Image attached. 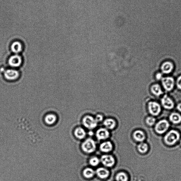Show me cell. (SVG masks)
<instances>
[{"label":"cell","mask_w":181,"mask_h":181,"mask_svg":"<svg viewBox=\"0 0 181 181\" xmlns=\"http://www.w3.org/2000/svg\"><path fill=\"white\" fill-rule=\"evenodd\" d=\"M180 137L179 133L175 130H172L165 136L164 141L167 144L172 145L178 142Z\"/></svg>","instance_id":"1"},{"label":"cell","mask_w":181,"mask_h":181,"mask_svg":"<svg viewBox=\"0 0 181 181\" xmlns=\"http://www.w3.org/2000/svg\"><path fill=\"white\" fill-rule=\"evenodd\" d=\"M19 74L17 71L12 69H9L5 71L4 73L5 78L8 80L14 81L17 79L19 76Z\"/></svg>","instance_id":"9"},{"label":"cell","mask_w":181,"mask_h":181,"mask_svg":"<svg viewBox=\"0 0 181 181\" xmlns=\"http://www.w3.org/2000/svg\"><path fill=\"white\" fill-rule=\"evenodd\" d=\"M74 134L76 137L79 139H84L86 135L84 129L81 127H77L74 131Z\"/></svg>","instance_id":"16"},{"label":"cell","mask_w":181,"mask_h":181,"mask_svg":"<svg viewBox=\"0 0 181 181\" xmlns=\"http://www.w3.org/2000/svg\"><path fill=\"white\" fill-rule=\"evenodd\" d=\"M156 77L157 79L160 80L162 78V74L159 73L157 74Z\"/></svg>","instance_id":"29"},{"label":"cell","mask_w":181,"mask_h":181,"mask_svg":"<svg viewBox=\"0 0 181 181\" xmlns=\"http://www.w3.org/2000/svg\"><path fill=\"white\" fill-rule=\"evenodd\" d=\"M180 144H181V140Z\"/></svg>","instance_id":"31"},{"label":"cell","mask_w":181,"mask_h":181,"mask_svg":"<svg viewBox=\"0 0 181 181\" xmlns=\"http://www.w3.org/2000/svg\"><path fill=\"white\" fill-rule=\"evenodd\" d=\"M169 119L173 123L179 124L181 121V116L179 114L173 113L170 115Z\"/></svg>","instance_id":"21"},{"label":"cell","mask_w":181,"mask_h":181,"mask_svg":"<svg viewBox=\"0 0 181 181\" xmlns=\"http://www.w3.org/2000/svg\"><path fill=\"white\" fill-rule=\"evenodd\" d=\"M110 133L106 128H100L96 132V136L99 140H105L110 136Z\"/></svg>","instance_id":"10"},{"label":"cell","mask_w":181,"mask_h":181,"mask_svg":"<svg viewBox=\"0 0 181 181\" xmlns=\"http://www.w3.org/2000/svg\"><path fill=\"white\" fill-rule=\"evenodd\" d=\"M148 108L150 113L154 116H157L160 113L161 108L158 103L151 102L149 103Z\"/></svg>","instance_id":"6"},{"label":"cell","mask_w":181,"mask_h":181,"mask_svg":"<svg viewBox=\"0 0 181 181\" xmlns=\"http://www.w3.org/2000/svg\"><path fill=\"white\" fill-rule=\"evenodd\" d=\"M177 85L178 88L181 89V76L178 78L177 81Z\"/></svg>","instance_id":"28"},{"label":"cell","mask_w":181,"mask_h":181,"mask_svg":"<svg viewBox=\"0 0 181 181\" xmlns=\"http://www.w3.org/2000/svg\"><path fill=\"white\" fill-rule=\"evenodd\" d=\"M95 173L94 169L90 168H87L84 170L83 175L85 178L87 179H90L94 177Z\"/></svg>","instance_id":"20"},{"label":"cell","mask_w":181,"mask_h":181,"mask_svg":"<svg viewBox=\"0 0 181 181\" xmlns=\"http://www.w3.org/2000/svg\"><path fill=\"white\" fill-rule=\"evenodd\" d=\"M151 90L153 94L157 96L160 95L163 93L160 86L158 84L154 85L151 87Z\"/></svg>","instance_id":"23"},{"label":"cell","mask_w":181,"mask_h":181,"mask_svg":"<svg viewBox=\"0 0 181 181\" xmlns=\"http://www.w3.org/2000/svg\"><path fill=\"white\" fill-rule=\"evenodd\" d=\"M164 107L167 109H172L174 107V103L172 100L166 95H164L161 100Z\"/></svg>","instance_id":"11"},{"label":"cell","mask_w":181,"mask_h":181,"mask_svg":"<svg viewBox=\"0 0 181 181\" xmlns=\"http://www.w3.org/2000/svg\"><path fill=\"white\" fill-rule=\"evenodd\" d=\"M148 146L146 143L141 142L138 146V150L141 153L144 154L147 151Z\"/></svg>","instance_id":"24"},{"label":"cell","mask_w":181,"mask_h":181,"mask_svg":"<svg viewBox=\"0 0 181 181\" xmlns=\"http://www.w3.org/2000/svg\"><path fill=\"white\" fill-rule=\"evenodd\" d=\"M177 108L178 110L181 112V103L179 104L177 106Z\"/></svg>","instance_id":"30"},{"label":"cell","mask_w":181,"mask_h":181,"mask_svg":"<svg viewBox=\"0 0 181 181\" xmlns=\"http://www.w3.org/2000/svg\"><path fill=\"white\" fill-rule=\"evenodd\" d=\"M100 161L104 166L108 167H113L115 162V159L113 156L107 154L102 156Z\"/></svg>","instance_id":"5"},{"label":"cell","mask_w":181,"mask_h":181,"mask_svg":"<svg viewBox=\"0 0 181 181\" xmlns=\"http://www.w3.org/2000/svg\"><path fill=\"white\" fill-rule=\"evenodd\" d=\"M82 150L87 154L92 153L95 151L96 148L95 141L91 138H88L85 140L81 145Z\"/></svg>","instance_id":"2"},{"label":"cell","mask_w":181,"mask_h":181,"mask_svg":"<svg viewBox=\"0 0 181 181\" xmlns=\"http://www.w3.org/2000/svg\"><path fill=\"white\" fill-rule=\"evenodd\" d=\"M156 120L152 117H149L146 119V122L149 125L153 126L155 123Z\"/></svg>","instance_id":"26"},{"label":"cell","mask_w":181,"mask_h":181,"mask_svg":"<svg viewBox=\"0 0 181 181\" xmlns=\"http://www.w3.org/2000/svg\"><path fill=\"white\" fill-rule=\"evenodd\" d=\"M100 148L103 152L108 153L113 150V145L110 141H106L101 144Z\"/></svg>","instance_id":"13"},{"label":"cell","mask_w":181,"mask_h":181,"mask_svg":"<svg viewBox=\"0 0 181 181\" xmlns=\"http://www.w3.org/2000/svg\"><path fill=\"white\" fill-rule=\"evenodd\" d=\"M95 172L98 177L102 179H106L110 174L109 170L104 167L99 168Z\"/></svg>","instance_id":"12"},{"label":"cell","mask_w":181,"mask_h":181,"mask_svg":"<svg viewBox=\"0 0 181 181\" xmlns=\"http://www.w3.org/2000/svg\"><path fill=\"white\" fill-rule=\"evenodd\" d=\"M104 125L108 130H112L116 125V122L114 120L111 118H108L105 120L103 122Z\"/></svg>","instance_id":"17"},{"label":"cell","mask_w":181,"mask_h":181,"mask_svg":"<svg viewBox=\"0 0 181 181\" xmlns=\"http://www.w3.org/2000/svg\"><path fill=\"white\" fill-rule=\"evenodd\" d=\"M22 62V58L20 56L17 55L12 56L8 61L9 65L13 67H18L21 65Z\"/></svg>","instance_id":"8"},{"label":"cell","mask_w":181,"mask_h":181,"mask_svg":"<svg viewBox=\"0 0 181 181\" xmlns=\"http://www.w3.org/2000/svg\"><path fill=\"white\" fill-rule=\"evenodd\" d=\"M169 126V122L165 120H163L159 121L156 124L155 129L158 134H162L167 131Z\"/></svg>","instance_id":"4"},{"label":"cell","mask_w":181,"mask_h":181,"mask_svg":"<svg viewBox=\"0 0 181 181\" xmlns=\"http://www.w3.org/2000/svg\"><path fill=\"white\" fill-rule=\"evenodd\" d=\"M133 137L137 142H142L145 138L144 133L140 130H137L133 134Z\"/></svg>","instance_id":"15"},{"label":"cell","mask_w":181,"mask_h":181,"mask_svg":"<svg viewBox=\"0 0 181 181\" xmlns=\"http://www.w3.org/2000/svg\"><path fill=\"white\" fill-rule=\"evenodd\" d=\"M95 118L97 122H99L103 121V117L101 114H98L96 116Z\"/></svg>","instance_id":"27"},{"label":"cell","mask_w":181,"mask_h":181,"mask_svg":"<svg viewBox=\"0 0 181 181\" xmlns=\"http://www.w3.org/2000/svg\"><path fill=\"white\" fill-rule=\"evenodd\" d=\"M174 66L172 64L169 62H164L161 66V70L164 73L169 74L172 71Z\"/></svg>","instance_id":"19"},{"label":"cell","mask_w":181,"mask_h":181,"mask_svg":"<svg viewBox=\"0 0 181 181\" xmlns=\"http://www.w3.org/2000/svg\"><path fill=\"white\" fill-rule=\"evenodd\" d=\"M57 117L55 114L50 113L47 114L44 118V121L47 125H52L57 121Z\"/></svg>","instance_id":"14"},{"label":"cell","mask_w":181,"mask_h":181,"mask_svg":"<svg viewBox=\"0 0 181 181\" xmlns=\"http://www.w3.org/2000/svg\"><path fill=\"white\" fill-rule=\"evenodd\" d=\"M100 162V159L97 157H93L89 160V164L90 165L95 167L99 164Z\"/></svg>","instance_id":"25"},{"label":"cell","mask_w":181,"mask_h":181,"mask_svg":"<svg viewBox=\"0 0 181 181\" xmlns=\"http://www.w3.org/2000/svg\"><path fill=\"white\" fill-rule=\"evenodd\" d=\"M116 181H128L129 178L127 174L124 172H120L118 173L115 177Z\"/></svg>","instance_id":"22"},{"label":"cell","mask_w":181,"mask_h":181,"mask_svg":"<svg viewBox=\"0 0 181 181\" xmlns=\"http://www.w3.org/2000/svg\"><path fill=\"white\" fill-rule=\"evenodd\" d=\"M82 123L86 128L91 130L95 128L97 126L98 122L94 117L86 115L82 119Z\"/></svg>","instance_id":"3"},{"label":"cell","mask_w":181,"mask_h":181,"mask_svg":"<svg viewBox=\"0 0 181 181\" xmlns=\"http://www.w3.org/2000/svg\"><path fill=\"white\" fill-rule=\"evenodd\" d=\"M11 48L13 52L15 54H17L22 51V44L19 41H15L12 44Z\"/></svg>","instance_id":"18"},{"label":"cell","mask_w":181,"mask_h":181,"mask_svg":"<svg viewBox=\"0 0 181 181\" xmlns=\"http://www.w3.org/2000/svg\"><path fill=\"white\" fill-rule=\"evenodd\" d=\"M162 83L165 89L170 91L174 88V79L171 77H166L162 79Z\"/></svg>","instance_id":"7"}]
</instances>
